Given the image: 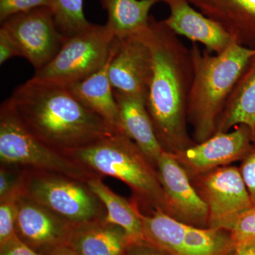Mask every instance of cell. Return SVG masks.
<instances>
[{
    "instance_id": "8fae6325",
    "label": "cell",
    "mask_w": 255,
    "mask_h": 255,
    "mask_svg": "<svg viewBox=\"0 0 255 255\" xmlns=\"http://www.w3.org/2000/svg\"><path fill=\"white\" fill-rule=\"evenodd\" d=\"M169 215L196 227H209L206 201L191 185L189 174L174 153L164 150L156 164Z\"/></svg>"
},
{
    "instance_id": "ac0fdd59",
    "label": "cell",
    "mask_w": 255,
    "mask_h": 255,
    "mask_svg": "<svg viewBox=\"0 0 255 255\" xmlns=\"http://www.w3.org/2000/svg\"><path fill=\"white\" fill-rule=\"evenodd\" d=\"M119 42L117 38L108 60L100 70L81 81L66 85L82 104L103 119L117 131H120L118 105L111 83L109 68L111 60L118 48Z\"/></svg>"
},
{
    "instance_id": "e0dca14e",
    "label": "cell",
    "mask_w": 255,
    "mask_h": 255,
    "mask_svg": "<svg viewBox=\"0 0 255 255\" xmlns=\"http://www.w3.org/2000/svg\"><path fill=\"white\" fill-rule=\"evenodd\" d=\"M114 91L118 105L120 131L136 144L156 168L159 156L164 150L156 135L146 107V100L141 97Z\"/></svg>"
},
{
    "instance_id": "603a6c76",
    "label": "cell",
    "mask_w": 255,
    "mask_h": 255,
    "mask_svg": "<svg viewBox=\"0 0 255 255\" xmlns=\"http://www.w3.org/2000/svg\"><path fill=\"white\" fill-rule=\"evenodd\" d=\"M84 0H54L52 11L60 33L68 38L90 27L85 18Z\"/></svg>"
},
{
    "instance_id": "7402d4cb",
    "label": "cell",
    "mask_w": 255,
    "mask_h": 255,
    "mask_svg": "<svg viewBox=\"0 0 255 255\" xmlns=\"http://www.w3.org/2000/svg\"><path fill=\"white\" fill-rule=\"evenodd\" d=\"M108 14L106 24L118 39L136 34L147 27L150 9L160 0H100Z\"/></svg>"
},
{
    "instance_id": "7a4b0ae2",
    "label": "cell",
    "mask_w": 255,
    "mask_h": 255,
    "mask_svg": "<svg viewBox=\"0 0 255 255\" xmlns=\"http://www.w3.org/2000/svg\"><path fill=\"white\" fill-rule=\"evenodd\" d=\"M7 102L28 131L65 155L120 132L56 82L33 77Z\"/></svg>"
},
{
    "instance_id": "2e32d148",
    "label": "cell",
    "mask_w": 255,
    "mask_h": 255,
    "mask_svg": "<svg viewBox=\"0 0 255 255\" xmlns=\"http://www.w3.org/2000/svg\"><path fill=\"white\" fill-rule=\"evenodd\" d=\"M225 30L233 41L255 49V0H187Z\"/></svg>"
},
{
    "instance_id": "8992f818",
    "label": "cell",
    "mask_w": 255,
    "mask_h": 255,
    "mask_svg": "<svg viewBox=\"0 0 255 255\" xmlns=\"http://www.w3.org/2000/svg\"><path fill=\"white\" fill-rule=\"evenodd\" d=\"M0 162L63 174L85 182L99 177L36 138L18 120L7 101L0 109Z\"/></svg>"
},
{
    "instance_id": "52a82bcc",
    "label": "cell",
    "mask_w": 255,
    "mask_h": 255,
    "mask_svg": "<svg viewBox=\"0 0 255 255\" xmlns=\"http://www.w3.org/2000/svg\"><path fill=\"white\" fill-rule=\"evenodd\" d=\"M143 241L169 255H231L236 245L224 230L191 226L156 210L140 213Z\"/></svg>"
},
{
    "instance_id": "ba28073f",
    "label": "cell",
    "mask_w": 255,
    "mask_h": 255,
    "mask_svg": "<svg viewBox=\"0 0 255 255\" xmlns=\"http://www.w3.org/2000/svg\"><path fill=\"white\" fill-rule=\"evenodd\" d=\"M117 38L107 24H91L67 38L53 59L34 78L68 85L100 70L108 60Z\"/></svg>"
},
{
    "instance_id": "44dd1931",
    "label": "cell",
    "mask_w": 255,
    "mask_h": 255,
    "mask_svg": "<svg viewBox=\"0 0 255 255\" xmlns=\"http://www.w3.org/2000/svg\"><path fill=\"white\" fill-rule=\"evenodd\" d=\"M87 184L105 206V221L122 228L129 243L143 241L140 212L137 206L115 194L104 184L102 177L92 178Z\"/></svg>"
},
{
    "instance_id": "4fadbf2b",
    "label": "cell",
    "mask_w": 255,
    "mask_h": 255,
    "mask_svg": "<svg viewBox=\"0 0 255 255\" xmlns=\"http://www.w3.org/2000/svg\"><path fill=\"white\" fill-rule=\"evenodd\" d=\"M255 137L249 128L241 125L174 154L188 174H204L243 159Z\"/></svg>"
},
{
    "instance_id": "484cf974",
    "label": "cell",
    "mask_w": 255,
    "mask_h": 255,
    "mask_svg": "<svg viewBox=\"0 0 255 255\" xmlns=\"http://www.w3.org/2000/svg\"><path fill=\"white\" fill-rule=\"evenodd\" d=\"M23 168L17 166H0V200L20 195Z\"/></svg>"
},
{
    "instance_id": "f1b7e54d",
    "label": "cell",
    "mask_w": 255,
    "mask_h": 255,
    "mask_svg": "<svg viewBox=\"0 0 255 255\" xmlns=\"http://www.w3.org/2000/svg\"><path fill=\"white\" fill-rule=\"evenodd\" d=\"M16 56L21 57L17 46L9 34L0 28V64L2 65L6 60Z\"/></svg>"
},
{
    "instance_id": "1f68e13d",
    "label": "cell",
    "mask_w": 255,
    "mask_h": 255,
    "mask_svg": "<svg viewBox=\"0 0 255 255\" xmlns=\"http://www.w3.org/2000/svg\"><path fill=\"white\" fill-rule=\"evenodd\" d=\"M231 255H255V244L236 248Z\"/></svg>"
},
{
    "instance_id": "cb8c5ba5",
    "label": "cell",
    "mask_w": 255,
    "mask_h": 255,
    "mask_svg": "<svg viewBox=\"0 0 255 255\" xmlns=\"http://www.w3.org/2000/svg\"><path fill=\"white\" fill-rule=\"evenodd\" d=\"M229 232L236 248L255 244V205L238 216Z\"/></svg>"
},
{
    "instance_id": "4316f807",
    "label": "cell",
    "mask_w": 255,
    "mask_h": 255,
    "mask_svg": "<svg viewBox=\"0 0 255 255\" xmlns=\"http://www.w3.org/2000/svg\"><path fill=\"white\" fill-rule=\"evenodd\" d=\"M54 0H0V21L38 8L52 9Z\"/></svg>"
},
{
    "instance_id": "d4e9b609",
    "label": "cell",
    "mask_w": 255,
    "mask_h": 255,
    "mask_svg": "<svg viewBox=\"0 0 255 255\" xmlns=\"http://www.w3.org/2000/svg\"><path fill=\"white\" fill-rule=\"evenodd\" d=\"M13 196L0 200V245L16 237L18 196Z\"/></svg>"
},
{
    "instance_id": "5bb4252c",
    "label": "cell",
    "mask_w": 255,
    "mask_h": 255,
    "mask_svg": "<svg viewBox=\"0 0 255 255\" xmlns=\"http://www.w3.org/2000/svg\"><path fill=\"white\" fill-rule=\"evenodd\" d=\"M152 70V53L141 31L119 39L109 68L114 90L146 100Z\"/></svg>"
},
{
    "instance_id": "ffe728a7",
    "label": "cell",
    "mask_w": 255,
    "mask_h": 255,
    "mask_svg": "<svg viewBox=\"0 0 255 255\" xmlns=\"http://www.w3.org/2000/svg\"><path fill=\"white\" fill-rule=\"evenodd\" d=\"M246 126L255 135V55L242 72L225 107L216 132Z\"/></svg>"
},
{
    "instance_id": "6da1fadb",
    "label": "cell",
    "mask_w": 255,
    "mask_h": 255,
    "mask_svg": "<svg viewBox=\"0 0 255 255\" xmlns=\"http://www.w3.org/2000/svg\"><path fill=\"white\" fill-rule=\"evenodd\" d=\"M141 33L152 58L146 107L164 150L177 153L196 144L187 130L194 77L190 49L163 20L157 21L152 16Z\"/></svg>"
},
{
    "instance_id": "9c48e42d",
    "label": "cell",
    "mask_w": 255,
    "mask_h": 255,
    "mask_svg": "<svg viewBox=\"0 0 255 255\" xmlns=\"http://www.w3.org/2000/svg\"><path fill=\"white\" fill-rule=\"evenodd\" d=\"M21 57L41 70L53 59L67 38L57 28L50 8L42 7L14 15L1 22Z\"/></svg>"
},
{
    "instance_id": "30bf717a",
    "label": "cell",
    "mask_w": 255,
    "mask_h": 255,
    "mask_svg": "<svg viewBox=\"0 0 255 255\" xmlns=\"http://www.w3.org/2000/svg\"><path fill=\"white\" fill-rule=\"evenodd\" d=\"M204 174L200 194L209 209V227L229 232L238 216L253 206L240 169L225 166Z\"/></svg>"
},
{
    "instance_id": "d6a6232c",
    "label": "cell",
    "mask_w": 255,
    "mask_h": 255,
    "mask_svg": "<svg viewBox=\"0 0 255 255\" xmlns=\"http://www.w3.org/2000/svg\"><path fill=\"white\" fill-rule=\"evenodd\" d=\"M50 255H78L68 245L60 247Z\"/></svg>"
},
{
    "instance_id": "f546056e",
    "label": "cell",
    "mask_w": 255,
    "mask_h": 255,
    "mask_svg": "<svg viewBox=\"0 0 255 255\" xmlns=\"http://www.w3.org/2000/svg\"><path fill=\"white\" fill-rule=\"evenodd\" d=\"M0 255H41L25 245L17 236L0 245Z\"/></svg>"
},
{
    "instance_id": "7c38bea8",
    "label": "cell",
    "mask_w": 255,
    "mask_h": 255,
    "mask_svg": "<svg viewBox=\"0 0 255 255\" xmlns=\"http://www.w3.org/2000/svg\"><path fill=\"white\" fill-rule=\"evenodd\" d=\"M17 206L16 235L25 245L41 255L68 245L75 225L26 196H18Z\"/></svg>"
},
{
    "instance_id": "5b68a950",
    "label": "cell",
    "mask_w": 255,
    "mask_h": 255,
    "mask_svg": "<svg viewBox=\"0 0 255 255\" xmlns=\"http://www.w3.org/2000/svg\"><path fill=\"white\" fill-rule=\"evenodd\" d=\"M20 195L73 225L105 219L107 210L87 182L65 174L23 168Z\"/></svg>"
},
{
    "instance_id": "9a60e30c",
    "label": "cell",
    "mask_w": 255,
    "mask_h": 255,
    "mask_svg": "<svg viewBox=\"0 0 255 255\" xmlns=\"http://www.w3.org/2000/svg\"><path fill=\"white\" fill-rule=\"evenodd\" d=\"M169 9L164 23L176 34L200 43L215 54L223 52L233 39L220 25L196 10L187 0H160Z\"/></svg>"
},
{
    "instance_id": "3957f363",
    "label": "cell",
    "mask_w": 255,
    "mask_h": 255,
    "mask_svg": "<svg viewBox=\"0 0 255 255\" xmlns=\"http://www.w3.org/2000/svg\"><path fill=\"white\" fill-rule=\"evenodd\" d=\"M193 77L188 122L193 128L196 143L208 140L216 133L220 117L242 72L255 49L233 41L219 54L201 52L196 43L190 48Z\"/></svg>"
},
{
    "instance_id": "277c9868",
    "label": "cell",
    "mask_w": 255,
    "mask_h": 255,
    "mask_svg": "<svg viewBox=\"0 0 255 255\" xmlns=\"http://www.w3.org/2000/svg\"><path fill=\"white\" fill-rule=\"evenodd\" d=\"M67 156L99 177L109 176L122 181L144 205L169 214L157 169L124 132H115Z\"/></svg>"
},
{
    "instance_id": "d6986e66",
    "label": "cell",
    "mask_w": 255,
    "mask_h": 255,
    "mask_svg": "<svg viewBox=\"0 0 255 255\" xmlns=\"http://www.w3.org/2000/svg\"><path fill=\"white\" fill-rule=\"evenodd\" d=\"M128 245L124 230L105 219L75 225L68 241L78 255H127Z\"/></svg>"
},
{
    "instance_id": "83f0119b",
    "label": "cell",
    "mask_w": 255,
    "mask_h": 255,
    "mask_svg": "<svg viewBox=\"0 0 255 255\" xmlns=\"http://www.w3.org/2000/svg\"><path fill=\"white\" fill-rule=\"evenodd\" d=\"M239 169L253 205H255V137L251 148L242 159Z\"/></svg>"
},
{
    "instance_id": "4dcf8cb0",
    "label": "cell",
    "mask_w": 255,
    "mask_h": 255,
    "mask_svg": "<svg viewBox=\"0 0 255 255\" xmlns=\"http://www.w3.org/2000/svg\"><path fill=\"white\" fill-rule=\"evenodd\" d=\"M127 255H169L147 242L142 241L129 243Z\"/></svg>"
}]
</instances>
